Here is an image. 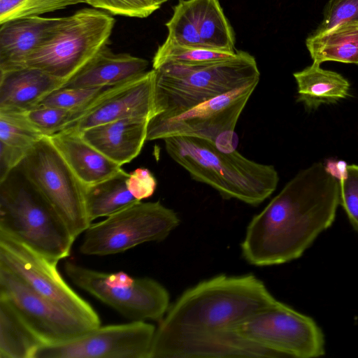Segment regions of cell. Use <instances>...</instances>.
Listing matches in <instances>:
<instances>
[{"instance_id": "obj_32", "label": "cell", "mask_w": 358, "mask_h": 358, "mask_svg": "<svg viewBox=\"0 0 358 358\" xmlns=\"http://www.w3.org/2000/svg\"><path fill=\"white\" fill-rule=\"evenodd\" d=\"M86 3L113 15L140 18L148 17L161 6L155 0H86Z\"/></svg>"}, {"instance_id": "obj_25", "label": "cell", "mask_w": 358, "mask_h": 358, "mask_svg": "<svg viewBox=\"0 0 358 358\" xmlns=\"http://www.w3.org/2000/svg\"><path fill=\"white\" fill-rule=\"evenodd\" d=\"M314 62L333 61L343 63L358 62V22L340 24L331 29L313 34L306 41Z\"/></svg>"}, {"instance_id": "obj_13", "label": "cell", "mask_w": 358, "mask_h": 358, "mask_svg": "<svg viewBox=\"0 0 358 358\" xmlns=\"http://www.w3.org/2000/svg\"><path fill=\"white\" fill-rule=\"evenodd\" d=\"M155 331L145 321L100 325L69 341L43 344L34 358H150Z\"/></svg>"}, {"instance_id": "obj_6", "label": "cell", "mask_w": 358, "mask_h": 358, "mask_svg": "<svg viewBox=\"0 0 358 358\" xmlns=\"http://www.w3.org/2000/svg\"><path fill=\"white\" fill-rule=\"evenodd\" d=\"M115 22L106 12L90 8L63 17L51 35L27 59L24 67L40 69L67 81L108 44Z\"/></svg>"}, {"instance_id": "obj_26", "label": "cell", "mask_w": 358, "mask_h": 358, "mask_svg": "<svg viewBox=\"0 0 358 358\" xmlns=\"http://www.w3.org/2000/svg\"><path fill=\"white\" fill-rule=\"evenodd\" d=\"M43 343L0 294V358H34Z\"/></svg>"}, {"instance_id": "obj_37", "label": "cell", "mask_w": 358, "mask_h": 358, "mask_svg": "<svg viewBox=\"0 0 358 358\" xmlns=\"http://www.w3.org/2000/svg\"><path fill=\"white\" fill-rule=\"evenodd\" d=\"M357 64H358V62H357Z\"/></svg>"}, {"instance_id": "obj_12", "label": "cell", "mask_w": 358, "mask_h": 358, "mask_svg": "<svg viewBox=\"0 0 358 358\" xmlns=\"http://www.w3.org/2000/svg\"><path fill=\"white\" fill-rule=\"evenodd\" d=\"M259 82L253 81L174 115L154 116L148 122L147 141L186 136L215 141L223 134L234 132Z\"/></svg>"}, {"instance_id": "obj_22", "label": "cell", "mask_w": 358, "mask_h": 358, "mask_svg": "<svg viewBox=\"0 0 358 358\" xmlns=\"http://www.w3.org/2000/svg\"><path fill=\"white\" fill-rule=\"evenodd\" d=\"M190 32L201 48L236 52L234 33L218 0H180Z\"/></svg>"}, {"instance_id": "obj_19", "label": "cell", "mask_w": 358, "mask_h": 358, "mask_svg": "<svg viewBox=\"0 0 358 358\" xmlns=\"http://www.w3.org/2000/svg\"><path fill=\"white\" fill-rule=\"evenodd\" d=\"M66 83L34 67L0 71V111L26 112L34 108Z\"/></svg>"}, {"instance_id": "obj_34", "label": "cell", "mask_w": 358, "mask_h": 358, "mask_svg": "<svg viewBox=\"0 0 358 358\" xmlns=\"http://www.w3.org/2000/svg\"><path fill=\"white\" fill-rule=\"evenodd\" d=\"M338 181L340 203L358 231V165H347L344 176Z\"/></svg>"}, {"instance_id": "obj_4", "label": "cell", "mask_w": 358, "mask_h": 358, "mask_svg": "<svg viewBox=\"0 0 358 358\" xmlns=\"http://www.w3.org/2000/svg\"><path fill=\"white\" fill-rule=\"evenodd\" d=\"M155 70L154 116L176 115L260 78L255 57L244 51L214 62L167 64Z\"/></svg>"}, {"instance_id": "obj_11", "label": "cell", "mask_w": 358, "mask_h": 358, "mask_svg": "<svg viewBox=\"0 0 358 358\" xmlns=\"http://www.w3.org/2000/svg\"><path fill=\"white\" fill-rule=\"evenodd\" d=\"M57 264L18 240L0 233V266L46 299L94 327L100 326L96 310L65 281Z\"/></svg>"}, {"instance_id": "obj_5", "label": "cell", "mask_w": 358, "mask_h": 358, "mask_svg": "<svg viewBox=\"0 0 358 358\" xmlns=\"http://www.w3.org/2000/svg\"><path fill=\"white\" fill-rule=\"evenodd\" d=\"M0 233L59 262L76 240L64 221L15 169L0 182Z\"/></svg>"}, {"instance_id": "obj_9", "label": "cell", "mask_w": 358, "mask_h": 358, "mask_svg": "<svg viewBox=\"0 0 358 358\" xmlns=\"http://www.w3.org/2000/svg\"><path fill=\"white\" fill-rule=\"evenodd\" d=\"M64 271L80 289L131 321H161L169 308V294L157 280L133 278L124 271L105 273L66 262Z\"/></svg>"}, {"instance_id": "obj_36", "label": "cell", "mask_w": 358, "mask_h": 358, "mask_svg": "<svg viewBox=\"0 0 358 358\" xmlns=\"http://www.w3.org/2000/svg\"><path fill=\"white\" fill-rule=\"evenodd\" d=\"M157 3H159L160 5H162L163 3L169 1V0H155Z\"/></svg>"}, {"instance_id": "obj_33", "label": "cell", "mask_w": 358, "mask_h": 358, "mask_svg": "<svg viewBox=\"0 0 358 358\" xmlns=\"http://www.w3.org/2000/svg\"><path fill=\"white\" fill-rule=\"evenodd\" d=\"M345 22H358V0H329L323 19L313 34H321Z\"/></svg>"}, {"instance_id": "obj_35", "label": "cell", "mask_w": 358, "mask_h": 358, "mask_svg": "<svg viewBox=\"0 0 358 358\" xmlns=\"http://www.w3.org/2000/svg\"><path fill=\"white\" fill-rule=\"evenodd\" d=\"M127 186L138 201H142L154 194L157 187V180L149 169L138 168L129 173Z\"/></svg>"}, {"instance_id": "obj_21", "label": "cell", "mask_w": 358, "mask_h": 358, "mask_svg": "<svg viewBox=\"0 0 358 358\" xmlns=\"http://www.w3.org/2000/svg\"><path fill=\"white\" fill-rule=\"evenodd\" d=\"M48 137L84 185L100 182L124 171L87 143L77 131L64 129Z\"/></svg>"}, {"instance_id": "obj_17", "label": "cell", "mask_w": 358, "mask_h": 358, "mask_svg": "<svg viewBox=\"0 0 358 358\" xmlns=\"http://www.w3.org/2000/svg\"><path fill=\"white\" fill-rule=\"evenodd\" d=\"M62 17H26L0 24V71L24 67L27 59L51 35Z\"/></svg>"}, {"instance_id": "obj_20", "label": "cell", "mask_w": 358, "mask_h": 358, "mask_svg": "<svg viewBox=\"0 0 358 358\" xmlns=\"http://www.w3.org/2000/svg\"><path fill=\"white\" fill-rule=\"evenodd\" d=\"M148 62L127 53H114L108 44L101 48L62 87H102L123 83L145 73Z\"/></svg>"}, {"instance_id": "obj_27", "label": "cell", "mask_w": 358, "mask_h": 358, "mask_svg": "<svg viewBox=\"0 0 358 358\" xmlns=\"http://www.w3.org/2000/svg\"><path fill=\"white\" fill-rule=\"evenodd\" d=\"M128 176L129 173L124 171L100 182L84 185L86 210L91 222L141 201L128 189Z\"/></svg>"}, {"instance_id": "obj_18", "label": "cell", "mask_w": 358, "mask_h": 358, "mask_svg": "<svg viewBox=\"0 0 358 358\" xmlns=\"http://www.w3.org/2000/svg\"><path fill=\"white\" fill-rule=\"evenodd\" d=\"M150 120L126 118L99 124L80 132L82 137L120 166L129 163L147 141Z\"/></svg>"}, {"instance_id": "obj_2", "label": "cell", "mask_w": 358, "mask_h": 358, "mask_svg": "<svg viewBox=\"0 0 358 358\" xmlns=\"http://www.w3.org/2000/svg\"><path fill=\"white\" fill-rule=\"evenodd\" d=\"M278 302L254 275H220L184 292L169 308L157 330L206 333L233 329Z\"/></svg>"}, {"instance_id": "obj_31", "label": "cell", "mask_w": 358, "mask_h": 358, "mask_svg": "<svg viewBox=\"0 0 358 358\" xmlns=\"http://www.w3.org/2000/svg\"><path fill=\"white\" fill-rule=\"evenodd\" d=\"M24 113L45 136L64 129L73 122L75 115L74 110L47 106H37Z\"/></svg>"}, {"instance_id": "obj_3", "label": "cell", "mask_w": 358, "mask_h": 358, "mask_svg": "<svg viewBox=\"0 0 358 358\" xmlns=\"http://www.w3.org/2000/svg\"><path fill=\"white\" fill-rule=\"evenodd\" d=\"M169 156L196 181L205 183L224 199L257 206L275 190L279 181L273 165L249 159L236 149L215 141L177 136L164 139Z\"/></svg>"}, {"instance_id": "obj_16", "label": "cell", "mask_w": 358, "mask_h": 358, "mask_svg": "<svg viewBox=\"0 0 358 358\" xmlns=\"http://www.w3.org/2000/svg\"><path fill=\"white\" fill-rule=\"evenodd\" d=\"M155 79L156 71L152 69L120 85L85 115L64 129L81 132L92 127L126 118L150 120L154 116Z\"/></svg>"}, {"instance_id": "obj_14", "label": "cell", "mask_w": 358, "mask_h": 358, "mask_svg": "<svg viewBox=\"0 0 358 358\" xmlns=\"http://www.w3.org/2000/svg\"><path fill=\"white\" fill-rule=\"evenodd\" d=\"M0 294L10 302L43 344L69 341L95 328L89 322L37 293L1 266Z\"/></svg>"}, {"instance_id": "obj_30", "label": "cell", "mask_w": 358, "mask_h": 358, "mask_svg": "<svg viewBox=\"0 0 358 358\" xmlns=\"http://www.w3.org/2000/svg\"><path fill=\"white\" fill-rule=\"evenodd\" d=\"M86 0H0V24L15 19L39 16Z\"/></svg>"}, {"instance_id": "obj_1", "label": "cell", "mask_w": 358, "mask_h": 358, "mask_svg": "<svg viewBox=\"0 0 358 358\" xmlns=\"http://www.w3.org/2000/svg\"><path fill=\"white\" fill-rule=\"evenodd\" d=\"M339 203V181L325 165L300 171L250 222L241 245L243 258L266 266L300 257L332 224Z\"/></svg>"}, {"instance_id": "obj_29", "label": "cell", "mask_w": 358, "mask_h": 358, "mask_svg": "<svg viewBox=\"0 0 358 358\" xmlns=\"http://www.w3.org/2000/svg\"><path fill=\"white\" fill-rule=\"evenodd\" d=\"M236 52L192 47L178 44L168 38L161 45L152 59L153 69L167 64L196 65L214 62L234 57Z\"/></svg>"}, {"instance_id": "obj_24", "label": "cell", "mask_w": 358, "mask_h": 358, "mask_svg": "<svg viewBox=\"0 0 358 358\" xmlns=\"http://www.w3.org/2000/svg\"><path fill=\"white\" fill-rule=\"evenodd\" d=\"M297 84V101L308 110H315L322 104L335 103L346 98L350 83L340 73L326 70L313 62L293 74Z\"/></svg>"}, {"instance_id": "obj_15", "label": "cell", "mask_w": 358, "mask_h": 358, "mask_svg": "<svg viewBox=\"0 0 358 358\" xmlns=\"http://www.w3.org/2000/svg\"><path fill=\"white\" fill-rule=\"evenodd\" d=\"M278 357L233 329L206 333L156 329L150 358Z\"/></svg>"}, {"instance_id": "obj_8", "label": "cell", "mask_w": 358, "mask_h": 358, "mask_svg": "<svg viewBox=\"0 0 358 358\" xmlns=\"http://www.w3.org/2000/svg\"><path fill=\"white\" fill-rule=\"evenodd\" d=\"M172 209L160 201L134 203L84 231L80 251L106 256L124 252L140 244L164 240L180 224Z\"/></svg>"}, {"instance_id": "obj_23", "label": "cell", "mask_w": 358, "mask_h": 358, "mask_svg": "<svg viewBox=\"0 0 358 358\" xmlns=\"http://www.w3.org/2000/svg\"><path fill=\"white\" fill-rule=\"evenodd\" d=\"M44 137L24 112L0 111V182Z\"/></svg>"}, {"instance_id": "obj_7", "label": "cell", "mask_w": 358, "mask_h": 358, "mask_svg": "<svg viewBox=\"0 0 358 358\" xmlns=\"http://www.w3.org/2000/svg\"><path fill=\"white\" fill-rule=\"evenodd\" d=\"M16 169L55 210L76 238L92 224L84 185L48 136L34 146Z\"/></svg>"}, {"instance_id": "obj_10", "label": "cell", "mask_w": 358, "mask_h": 358, "mask_svg": "<svg viewBox=\"0 0 358 358\" xmlns=\"http://www.w3.org/2000/svg\"><path fill=\"white\" fill-rule=\"evenodd\" d=\"M233 330L278 357L323 355L324 334L315 322L279 301L236 325Z\"/></svg>"}, {"instance_id": "obj_28", "label": "cell", "mask_w": 358, "mask_h": 358, "mask_svg": "<svg viewBox=\"0 0 358 358\" xmlns=\"http://www.w3.org/2000/svg\"><path fill=\"white\" fill-rule=\"evenodd\" d=\"M121 84L102 87H61L45 97L38 106L74 110V121L71 123L73 124L85 115L108 94Z\"/></svg>"}]
</instances>
